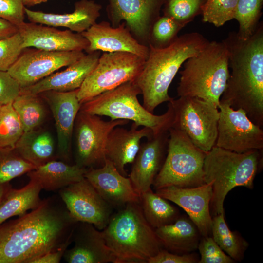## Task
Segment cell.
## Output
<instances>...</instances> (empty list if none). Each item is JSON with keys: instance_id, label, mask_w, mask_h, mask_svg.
<instances>
[{"instance_id": "obj_11", "label": "cell", "mask_w": 263, "mask_h": 263, "mask_svg": "<svg viewBox=\"0 0 263 263\" xmlns=\"http://www.w3.org/2000/svg\"><path fill=\"white\" fill-rule=\"evenodd\" d=\"M127 120L104 121L99 116L79 110L75 121L76 163L87 169L104 164L105 147L111 131L117 126L126 125Z\"/></svg>"}, {"instance_id": "obj_17", "label": "cell", "mask_w": 263, "mask_h": 263, "mask_svg": "<svg viewBox=\"0 0 263 263\" xmlns=\"http://www.w3.org/2000/svg\"><path fill=\"white\" fill-rule=\"evenodd\" d=\"M84 177L113 207L121 208L129 203H140V196L130 178L121 174L106 158L101 167L87 169Z\"/></svg>"}, {"instance_id": "obj_28", "label": "cell", "mask_w": 263, "mask_h": 263, "mask_svg": "<svg viewBox=\"0 0 263 263\" xmlns=\"http://www.w3.org/2000/svg\"><path fill=\"white\" fill-rule=\"evenodd\" d=\"M14 149L36 168L55 160L54 139L51 133L44 130L37 129L23 132Z\"/></svg>"}, {"instance_id": "obj_41", "label": "cell", "mask_w": 263, "mask_h": 263, "mask_svg": "<svg viewBox=\"0 0 263 263\" xmlns=\"http://www.w3.org/2000/svg\"><path fill=\"white\" fill-rule=\"evenodd\" d=\"M24 8L22 0H0V19L18 27L24 22Z\"/></svg>"}, {"instance_id": "obj_15", "label": "cell", "mask_w": 263, "mask_h": 263, "mask_svg": "<svg viewBox=\"0 0 263 263\" xmlns=\"http://www.w3.org/2000/svg\"><path fill=\"white\" fill-rule=\"evenodd\" d=\"M108 0L106 11L112 26L125 22L133 36L148 46L152 26L166 0Z\"/></svg>"}, {"instance_id": "obj_38", "label": "cell", "mask_w": 263, "mask_h": 263, "mask_svg": "<svg viewBox=\"0 0 263 263\" xmlns=\"http://www.w3.org/2000/svg\"><path fill=\"white\" fill-rule=\"evenodd\" d=\"M182 28L171 18L160 16L152 26L149 45L156 48L166 47L177 38Z\"/></svg>"}, {"instance_id": "obj_36", "label": "cell", "mask_w": 263, "mask_h": 263, "mask_svg": "<svg viewBox=\"0 0 263 263\" xmlns=\"http://www.w3.org/2000/svg\"><path fill=\"white\" fill-rule=\"evenodd\" d=\"M36 168L21 157L15 149H0V183L9 182Z\"/></svg>"}, {"instance_id": "obj_7", "label": "cell", "mask_w": 263, "mask_h": 263, "mask_svg": "<svg viewBox=\"0 0 263 263\" xmlns=\"http://www.w3.org/2000/svg\"><path fill=\"white\" fill-rule=\"evenodd\" d=\"M141 91L134 81H129L103 93L81 104L80 110L111 120H131L137 126L150 129L153 135L168 131L171 127L173 111L170 102L163 114L157 115L147 110L139 102Z\"/></svg>"}, {"instance_id": "obj_1", "label": "cell", "mask_w": 263, "mask_h": 263, "mask_svg": "<svg viewBox=\"0 0 263 263\" xmlns=\"http://www.w3.org/2000/svg\"><path fill=\"white\" fill-rule=\"evenodd\" d=\"M77 223L60 197L42 200L30 212L0 225V263H31L61 246Z\"/></svg>"}, {"instance_id": "obj_42", "label": "cell", "mask_w": 263, "mask_h": 263, "mask_svg": "<svg viewBox=\"0 0 263 263\" xmlns=\"http://www.w3.org/2000/svg\"><path fill=\"white\" fill-rule=\"evenodd\" d=\"M20 90L19 83L7 71H0V106L12 103Z\"/></svg>"}, {"instance_id": "obj_14", "label": "cell", "mask_w": 263, "mask_h": 263, "mask_svg": "<svg viewBox=\"0 0 263 263\" xmlns=\"http://www.w3.org/2000/svg\"><path fill=\"white\" fill-rule=\"evenodd\" d=\"M58 193L76 222L92 224L99 230L108 225L113 207L85 177L60 189Z\"/></svg>"}, {"instance_id": "obj_16", "label": "cell", "mask_w": 263, "mask_h": 263, "mask_svg": "<svg viewBox=\"0 0 263 263\" xmlns=\"http://www.w3.org/2000/svg\"><path fill=\"white\" fill-rule=\"evenodd\" d=\"M156 193L183 208L197 227L202 237L211 236L212 218L210 203L212 195L211 183L194 188L169 186Z\"/></svg>"}, {"instance_id": "obj_21", "label": "cell", "mask_w": 263, "mask_h": 263, "mask_svg": "<svg viewBox=\"0 0 263 263\" xmlns=\"http://www.w3.org/2000/svg\"><path fill=\"white\" fill-rule=\"evenodd\" d=\"M18 28L23 49L33 47L50 51H83L89 46L88 41L80 33L69 29L60 30L52 26L25 22Z\"/></svg>"}, {"instance_id": "obj_31", "label": "cell", "mask_w": 263, "mask_h": 263, "mask_svg": "<svg viewBox=\"0 0 263 263\" xmlns=\"http://www.w3.org/2000/svg\"><path fill=\"white\" fill-rule=\"evenodd\" d=\"M39 94L20 91L12 102L24 132L37 129L44 121L46 110Z\"/></svg>"}, {"instance_id": "obj_18", "label": "cell", "mask_w": 263, "mask_h": 263, "mask_svg": "<svg viewBox=\"0 0 263 263\" xmlns=\"http://www.w3.org/2000/svg\"><path fill=\"white\" fill-rule=\"evenodd\" d=\"M89 42L88 53L96 51L103 52H127L146 59L148 46L140 43L132 34L124 21L116 27L107 21L95 23L80 33Z\"/></svg>"}, {"instance_id": "obj_30", "label": "cell", "mask_w": 263, "mask_h": 263, "mask_svg": "<svg viewBox=\"0 0 263 263\" xmlns=\"http://www.w3.org/2000/svg\"><path fill=\"white\" fill-rule=\"evenodd\" d=\"M143 214L154 229L174 222L179 216L178 209L150 188L140 195Z\"/></svg>"}, {"instance_id": "obj_47", "label": "cell", "mask_w": 263, "mask_h": 263, "mask_svg": "<svg viewBox=\"0 0 263 263\" xmlns=\"http://www.w3.org/2000/svg\"><path fill=\"white\" fill-rule=\"evenodd\" d=\"M48 0H22L24 6L31 7L42 3L46 2Z\"/></svg>"}, {"instance_id": "obj_35", "label": "cell", "mask_w": 263, "mask_h": 263, "mask_svg": "<svg viewBox=\"0 0 263 263\" xmlns=\"http://www.w3.org/2000/svg\"><path fill=\"white\" fill-rule=\"evenodd\" d=\"M206 0H166L163 15L173 19L183 28L202 13Z\"/></svg>"}, {"instance_id": "obj_9", "label": "cell", "mask_w": 263, "mask_h": 263, "mask_svg": "<svg viewBox=\"0 0 263 263\" xmlns=\"http://www.w3.org/2000/svg\"><path fill=\"white\" fill-rule=\"evenodd\" d=\"M173 111L171 128L184 132L192 143L207 153L216 144L218 107L196 97H179L169 101Z\"/></svg>"}, {"instance_id": "obj_33", "label": "cell", "mask_w": 263, "mask_h": 263, "mask_svg": "<svg viewBox=\"0 0 263 263\" xmlns=\"http://www.w3.org/2000/svg\"><path fill=\"white\" fill-rule=\"evenodd\" d=\"M263 4V0H239L234 18L239 23L238 38L247 39L254 34L259 24Z\"/></svg>"}, {"instance_id": "obj_29", "label": "cell", "mask_w": 263, "mask_h": 263, "mask_svg": "<svg viewBox=\"0 0 263 263\" xmlns=\"http://www.w3.org/2000/svg\"><path fill=\"white\" fill-rule=\"evenodd\" d=\"M30 181L20 189H9L0 206V225L15 216H21L36 208L41 202L39 194L42 188L36 179Z\"/></svg>"}, {"instance_id": "obj_44", "label": "cell", "mask_w": 263, "mask_h": 263, "mask_svg": "<svg viewBox=\"0 0 263 263\" xmlns=\"http://www.w3.org/2000/svg\"><path fill=\"white\" fill-rule=\"evenodd\" d=\"M73 241V235L58 248L48 252L40 256L34 260L31 263H58L67 249V247Z\"/></svg>"}, {"instance_id": "obj_43", "label": "cell", "mask_w": 263, "mask_h": 263, "mask_svg": "<svg viewBox=\"0 0 263 263\" xmlns=\"http://www.w3.org/2000/svg\"><path fill=\"white\" fill-rule=\"evenodd\" d=\"M199 260L198 255L193 252L179 254L163 248L156 255L150 258L148 263H196Z\"/></svg>"}, {"instance_id": "obj_23", "label": "cell", "mask_w": 263, "mask_h": 263, "mask_svg": "<svg viewBox=\"0 0 263 263\" xmlns=\"http://www.w3.org/2000/svg\"><path fill=\"white\" fill-rule=\"evenodd\" d=\"M101 55L100 51L85 54L64 70L54 73L35 84L20 91L33 94L55 91L68 92L79 89L94 68Z\"/></svg>"}, {"instance_id": "obj_2", "label": "cell", "mask_w": 263, "mask_h": 263, "mask_svg": "<svg viewBox=\"0 0 263 263\" xmlns=\"http://www.w3.org/2000/svg\"><path fill=\"white\" fill-rule=\"evenodd\" d=\"M228 51L231 69L220 102L234 109H242L248 117L263 126V25L260 22L247 39L230 32L223 40Z\"/></svg>"}, {"instance_id": "obj_13", "label": "cell", "mask_w": 263, "mask_h": 263, "mask_svg": "<svg viewBox=\"0 0 263 263\" xmlns=\"http://www.w3.org/2000/svg\"><path fill=\"white\" fill-rule=\"evenodd\" d=\"M85 55L83 51H50L27 48L7 72L21 89L24 88L71 65Z\"/></svg>"}, {"instance_id": "obj_27", "label": "cell", "mask_w": 263, "mask_h": 263, "mask_svg": "<svg viewBox=\"0 0 263 263\" xmlns=\"http://www.w3.org/2000/svg\"><path fill=\"white\" fill-rule=\"evenodd\" d=\"M87 169L53 160L28 172L29 178L37 180L42 189L59 190L84 178Z\"/></svg>"}, {"instance_id": "obj_20", "label": "cell", "mask_w": 263, "mask_h": 263, "mask_svg": "<svg viewBox=\"0 0 263 263\" xmlns=\"http://www.w3.org/2000/svg\"><path fill=\"white\" fill-rule=\"evenodd\" d=\"M169 137L168 131L153 135L141 143L129 177L139 196L151 188L160 171L166 157Z\"/></svg>"}, {"instance_id": "obj_32", "label": "cell", "mask_w": 263, "mask_h": 263, "mask_svg": "<svg viewBox=\"0 0 263 263\" xmlns=\"http://www.w3.org/2000/svg\"><path fill=\"white\" fill-rule=\"evenodd\" d=\"M211 236L219 247L235 261L241 262L249 246L237 232L228 228L222 213L212 218Z\"/></svg>"}, {"instance_id": "obj_8", "label": "cell", "mask_w": 263, "mask_h": 263, "mask_svg": "<svg viewBox=\"0 0 263 263\" xmlns=\"http://www.w3.org/2000/svg\"><path fill=\"white\" fill-rule=\"evenodd\" d=\"M169 132L167 155L153 183L154 188H194L204 184L207 153L195 146L184 132L170 128Z\"/></svg>"}, {"instance_id": "obj_46", "label": "cell", "mask_w": 263, "mask_h": 263, "mask_svg": "<svg viewBox=\"0 0 263 263\" xmlns=\"http://www.w3.org/2000/svg\"><path fill=\"white\" fill-rule=\"evenodd\" d=\"M11 186L9 182L0 183V206L6 194Z\"/></svg>"}, {"instance_id": "obj_5", "label": "cell", "mask_w": 263, "mask_h": 263, "mask_svg": "<svg viewBox=\"0 0 263 263\" xmlns=\"http://www.w3.org/2000/svg\"><path fill=\"white\" fill-rule=\"evenodd\" d=\"M263 150L238 153L216 145L205 156L203 170L205 183H211V216L224 213V202L233 188L243 186L252 189L261 167Z\"/></svg>"}, {"instance_id": "obj_12", "label": "cell", "mask_w": 263, "mask_h": 263, "mask_svg": "<svg viewBox=\"0 0 263 263\" xmlns=\"http://www.w3.org/2000/svg\"><path fill=\"white\" fill-rule=\"evenodd\" d=\"M215 145L238 153L263 150V131L242 109H234L220 102Z\"/></svg>"}, {"instance_id": "obj_45", "label": "cell", "mask_w": 263, "mask_h": 263, "mask_svg": "<svg viewBox=\"0 0 263 263\" xmlns=\"http://www.w3.org/2000/svg\"><path fill=\"white\" fill-rule=\"evenodd\" d=\"M18 32V28L12 23L0 19V40L10 37Z\"/></svg>"}, {"instance_id": "obj_6", "label": "cell", "mask_w": 263, "mask_h": 263, "mask_svg": "<svg viewBox=\"0 0 263 263\" xmlns=\"http://www.w3.org/2000/svg\"><path fill=\"white\" fill-rule=\"evenodd\" d=\"M228 51L224 40L209 42L184 63L177 88L179 97H196L218 107L229 77Z\"/></svg>"}, {"instance_id": "obj_39", "label": "cell", "mask_w": 263, "mask_h": 263, "mask_svg": "<svg viewBox=\"0 0 263 263\" xmlns=\"http://www.w3.org/2000/svg\"><path fill=\"white\" fill-rule=\"evenodd\" d=\"M23 50L22 40L19 32L10 37L0 40V71H8Z\"/></svg>"}, {"instance_id": "obj_22", "label": "cell", "mask_w": 263, "mask_h": 263, "mask_svg": "<svg viewBox=\"0 0 263 263\" xmlns=\"http://www.w3.org/2000/svg\"><path fill=\"white\" fill-rule=\"evenodd\" d=\"M74 246L66 249L63 257L69 263H107L115 262L107 246L102 231L92 224L77 222L73 235Z\"/></svg>"}, {"instance_id": "obj_40", "label": "cell", "mask_w": 263, "mask_h": 263, "mask_svg": "<svg viewBox=\"0 0 263 263\" xmlns=\"http://www.w3.org/2000/svg\"><path fill=\"white\" fill-rule=\"evenodd\" d=\"M199 263H233L235 261L219 247L211 236L202 237L198 244Z\"/></svg>"}, {"instance_id": "obj_25", "label": "cell", "mask_w": 263, "mask_h": 263, "mask_svg": "<svg viewBox=\"0 0 263 263\" xmlns=\"http://www.w3.org/2000/svg\"><path fill=\"white\" fill-rule=\"evenodd\" d=\"M139 127L132 123L130 129L120 126L110 132L105 147V158L111 161L121 174L127 176L125 169L127 164L132 163L139 150L141 140L153 135L152 131L145 127Z\"/></svg>"}, {"instance_id": "obj_10", "label": "cell", "mask_w": 263, "mask_h": 263, "mask_svg": "<svg viewBox=\"0 0 263 263\" xmlns=\"http://www.w3.org/2000/svg\"><path fill=\"white\" fill-rule=\"evenodd\" d=\"M145 59L127 52H103L97 64L78 89L81 104L105 92L133 81L141 71Z\"/></svg>"}, {"instance_id": "obj_19", "label": "cell", "mask_w": 263, "mask_h": 263, "mask_svg": "<svg viewBox=\"0 0 263 263\" xmlns=\"http://www.w3.org/2000/svg\"><path fill=\"white\" fill-rule=\"evenodd\" d=\"M77 90L48 91L39 94L52 112L57 133L58 155L65 161H68L71 157L73 132L81 105L77 96Z\"/></svg>"}, {"instance_id": "obj_3", "label": "cell", "mask_w": 263, "mask_h": 263, "mask_svg": "<svg viewBox=\"0 0 263 263\" xmlns=\"http://www.w3.org/2000/svg\"><path fill=\"white\" fill-rule=\"evenodd\" d=\"M197 32L186 33L168 46L154 48L149 45V53L144 66L134 81L143 97V106L153 113L156 108L173 98L169 88L181 65L209 43Z\"/></svg>"}, {"instance_id": "obj_4", "label": "cell", "mask_w": 263, "mask_h": 263, "mask_svg": "<svg viewBox=\"0 0 263 263\" xmlns=\"http://www.w3.org/2000/svg\"><path fill=\"white\" fill-rule=\"evenodd\" d=\"M101 231L115 263H148L163 248L138 203L127 204L112 215Z\"/></svg>"}, {"instance_id": "obj_37", "label": "cell", "mask_w": 263, "mask_h": 263, "mask_svg": "<svg viewBox=\"0 0 263 263\" xmlns=\"http://www.w3.org/2000/svg\"><path fill=\"white\" fill-rule=\"evenodd\" d=\"M239 0H206L202 7V21L219 27L234 18Z\"/></svg>"}, {"instance_id": "obj_24", "label": "cell", "mask_w": 263, "mask_h": 263, "mask_svg": "<svg viewBox=\"0 0 263 263\" xmlns=\"http://www.w3.org/2000/svg\"><path fill=\"white\" fill-rule=\"evenodd\" d=\"M102 6L92 0H80L75 4L70 13L55 14L33 11L25 7V14L31 22L52 27H63L81 33L95 24L100 15Z\"/></svg>"}, {"instance_id": "obj_26", "label": "cell", "mask_w": 263, "mask_h": 263, "mask_svg": "<svg viewBox=\"0 0 263 263\" xmlns=\"http://www.w3.org/2000/svg\"><path fill=\"white\" fill-rule=\"evenodd\" d=\"M163 248L179 254L197 249L202 236L195 224L188 217L179 216L174 222L154 229Z\"/></svg>"}, {"instance_id": "obj_34", "label": "cell", "mask_w": 263, "mask_h": 263, "mask_svg": "<svg viewBox=\"0 0 263 263\" xmlns=\"http://www.w3.org/2000/svg\"><path fill=\"white\" fill-rule=\"evenodd\" d=\"M24 132L12 103L0 106V149H14Z\"/></svg>"}]
</instances>
